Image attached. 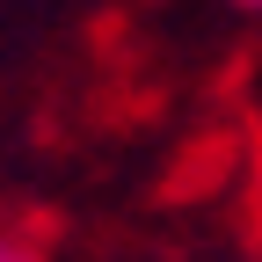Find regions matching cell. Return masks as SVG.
I'll return each mask as SVG.
<instances>
[{
    "label": "cell",
    "instance_id": "2",
    "mask_svg": "<svg viewBox=\"0 0 262 262\" xmlns=\"http://www.w3.org/2000/svg\"><path fill=\"white\" fill-rule=\"evenodd\" d=\"M233 8H262V0H233Z\"/></svg>",
    "mask_w": 262,
    "mask_h": 262
},
{
    "label": "cell",
    "instance_id": "1",
    "mask_svg": "<svg viewBox=\"0 0 262 262\" xmlns=\"http://www.w3.org/2000/svg\"><path fill=\"white\" fill-rule=\"evenodd\" d=\"M0 262H44V255H37V248H29L22 233H0Z\"/></svg>",
    "mask_w": 262,
    "mask_h": 262
}]
</instances>
